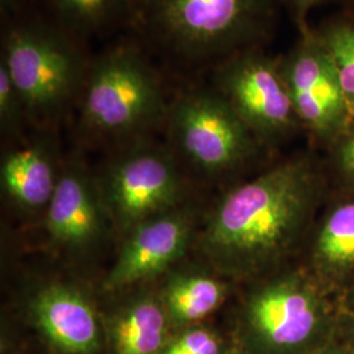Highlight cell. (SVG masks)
<instances>
[{
  "label": "cell",
  "instance_id": "cell-1",
  "mask_svg": "<svg viewBox=\"0 0 354 354\" xmlns=\"http://www.w3.org/2000/svg\"><path fill=\"white\" fill-rule=\"evenodd\" d=\"M319 194L317 167L298 155L227 193L198 238L216 273L256 279L289 256L304 235Z\"/></svg>",
  "mask_w": 354,
  "mask_h": 354
},
{
  "label": "cell",
  "instance_id": "cell-2",
  "mask_svg": "<svg viewBox=\"0 0 354 354\" xmlns=\"http://www.w3.org/2000/svg\"><path fill=\"white\" fill-rule=\"evenodd\" d=\"M281 7V0H137L131 30L171 66L210 71L236 53L266 48Z\"/></svg>",
  "mask_w": 354,
  "mask_h": 354
},
{
  "label": "cell",
  "instance_id": "cell-3",
  "mask_svg": "<svg viewBox=\"0 0 354 354\" xmlns=\"http://www.w3.org/2000/svg\"><path fill=\"white\" fill-rule=\"evenodd\" d=\"M12 16L3 26L0 64L19 91L29 122L50 129L77 104L93 55L86 41L49 16Z\"/></svg>",
  "mask_w": 354,
  "mask_h": 354
},
{
  "label": "cell",
  "instance_id": "cell-4",
  "mask_svg": "<svg viewBox=\"0 0 354 354\" xmlns=\"http://www.w3.org/2000/svg\"><path fill=\"white\" fill-rule=\"evenodd\" d=\"M76 105L88 134L133 143L165 125L169 102L151 53L134 37L93 55Z\"/></svg>",
  "mask_w": 354,
  "mask_h": 354
},
{
  "label": "cell",
  "instance_id": "cell-5",
  "mask_svg": "<svg viewBox=\"0 0 354 354\" xmlns=\"http://www.w3.org/2000/svg\"><path fill=\"white\" fill-rule=\"evenodd\" d=\"M339 336V314L302 272L261 279L241 299L234 342L247 354H313Z\"/></svg>",
  "mask_w": 354,
  "mask_h": 354
},
{
  "label": "cell",
  "instance_id": "cell-6",
  "mask_svg": "<svg viewBox=\"0 0 354 354\" xmlns=\"http://www.w3.org/2000/svg\"><path fill=\"white\" fill-rule=\"evenodd\" d=\"M165 125L175 158L210 176L245 165L261 146L212 86L180 91L169 102Z\"/></svg>",
  "mask_w": 354,
  "mask_h": 354
},
{
  "label": "cell",
  "instance_id": "cell-7",
  "mask_svg": "<svg viewBox=\"0 0 354 354\" xmlns=\"http://www.w3.org/2000/svg\"><path fill=\"white\" fill-rule=\"evenodd\" d=\"M210 86L261 145L286 140L301 127L279 66L266 48L236 53L210 70Z\"/></svg>",
  "mask_w": 354,
  "mask_h": 354
},
{
  "label": "cell",
  "instance_id": "cell-8",
  "mask_svg": "<svg viewBox=\"0 0 354 354\" xmlns=\"http://www.w3.org/2000/svg\"><path fill=\"white\" fill-rule=\"evenodd\" d=\"M102 188L105 210L117 227L130 232L176 205L181 188L177 159L168 147L129 143L106 165Z\"/></svg>",
  "mask_w": 354,
  "mask_h": 354
},
{
  "label": "cell",
  "instance_id": "cell-9",
  "mask_svg": "<svg viewBox=\"0 0 354 354\" xmlns=\"http://www.w3.org/2000/svg\"><path fill=\"white\" fill-rule=\"evenodd\" d=\"M279 66L301 127L330 146L353 117L333 62L313 26L299 32L290 50L279 57Z\"/></svg>",
  "mask_w": 354,
  "mask_h": 354
},
{
  "label": "cell",
  "instance_id": "cell-10",
  "mask_svg": "<svg viewBox=\"0 0 354 354\" xmlns=\"http://www.w3.org/2000/svg\"><path fill=\"white\" fill-rule=\"evenodd\" d=\"M30 326L54 354L106 353L104 317L68 283H50L28 304Z\"/></svg>",
  "mask_w": 354,
  "mask_h": 354
},
{
  "label": "cell",
  "instance_id": "cell-11",
  "mask_svg": "<svg viewBox=\"0 0 354 354\" xmlns=\"http://www.w3.org/2000/svg\"><path fill=\"white\" fill-rule=\"evenodd\" d=\"M192 222L183 213L168 212L133 228L113 268L102 282L108 292L155 279L177 261L189 245Z\"/></svg>",
  "mask_w": 354,
  "mask_h": 354
},
{
  "label": "cell",
  "instance_id": "cell-12",
  "mask_svg": "<svg viewBox=\"0 0 354 354\" xmlns=\"http://www.w3.org/2000/svg\"><path fill=\"white\" fill-rule=\"evenodd\" d=\"M93 188L80 163L73 162L64 167L46 214L49 235L58 245L83 250L100 238L106 210L102 194Z\"/></svg>",
  "mask_w": 354,
  "mask_h": 354
},
{
  "label": "cell",
  "instance_id": "cell-13",
  "mask_svg": "<svg viewBox=\"0 0 354 354\" xmlns=\"http://www.w3.org/2000/svg\"><path fill=\"white\" fill-rule=\"evenodd\" d=\"M104 324L106 354H160L174 332L160 295L150 290L129 297Z\"/></svg>",
  "mask_w": 354,
  "mask_h": 354
},
{
  "label": "cell",
  "instance_id": "cell-14",
  "mask_svg": "<svg viewBox=\"0 0 354 354\" xmlns=\"http://www.w3.org/2000/svg\"><path fill=\"white\" fill-rule=\"evenodd\" d=\"M53 146L49 138H38L3 156L1 184L15 201L26 207L50 203L58 181Z\"/></svg>",
  "mask_w": 354,
  "mask_h": 354
},
{
  "label": "cell",
  "instance_id": "cell-15",
  "mask_svg": "<svg viewBox=\"0 0 354 354\" xmlns=\"http://www.w3.org/2000/svg\"><path fill=\"white\" fill-rule=\"evenodd\" d=\"M48 16L76 37L112 35L134 23L137 0H44Z\"/></svg>",
  "mask_w": 354,
  "mask_h": 354
},
{
  "label": "cell",
  "instance_id": "cell-16",
  "mask_svg": "<svg viewBox=\"0 0 354 354\" xmlns=\"http://www.w3.org/2000/svg\"><path fill=\"white\" fill-rule=\"evenodd\" d=\"M311 256L313 268L322 279L354 282V200L329 210L317 228Z\"/></svg>",
  "mask_w": 354,
  "mask_h": 354
},
{
  "label": "cell",
  "instance_id": "cell-17",
  "mask_svg": "<svg viewBox=\"0 0 354 354\" xmlns=\"http://www.w3.org/2000/svg\"><path fill=\"white\" fill-rule=\"evenodd\" d=\"M174 330L201 323L223 304L227 286L221 279L198 272L176 273L159 294Z\"/></svg>",
  "mask_w": 354,
  "mask_h": 354
},
{
  "label": "cell",
  "instance_id": "cell-18",
  "mask_svg": "<svg viewBox=\"0 0 354 354\" xmlns=\"http://www.w3.org/2000/svg\"><path fill=\"white\" fill-rule=\"evenodd\" d=\"M313 30L333 62L354 117V15L342 12Z\"/></svg>",
  "mask_w": 354,
  "mask_h": 354
},
{
  "label": "cell",
  "instance_id": "cell-19",
  "mask_svg": "<svg viewBox=\"0 0 354 354\" xmlns=\"http://www.w3.org/2000/svg\"><path fill=\"white\" fill-rule=\"evenodd\" d=\"M232 344L201 323L172 332L160 354H227Z\"/></svg>",
  "mask_w": 354,
  "mask_h": 354
},
{
  "label": "cell",
  "instance_id": "cell-20",
  "mask_svg": "<svg viewBox=\"0 0 354 354\" xmlns=\"http://www.w3.org/2000/svg\"><path fill=\"white\" fill-rule=\"evenodd\" d=\"M30 124L26 105L4 66L0 64V127L7 137H19Z\"/></svg>",
  "mask_w": 354,
  "mask_h": 354
},
{
  "label": "cell",
  "instance_id": "cell-21",
  "mask_svg": "<svg viewBox=\"0 0 354 354\" xmlns=\"http://www.w3.org/2000/svg\"><path fill=\"white\" fill-rule=\"evenodd\" d=\"M333 168L342 180L354 188V117L330 145Z\"/></svg>",
  "mask_w": 354,
  "mask_h": 354
},
{
  "label": "cell",
  "instance_id": "cell-22",
  "mask_svg": "<svg viewBox=\"0 0 354 354\" xmlns=\"http://www.w3.org/2000/svg\"><path fill=\"white\" fill-rule=\"evenodd\" d=\"M324 1L327 0H281L282 7L289 13L298 32H304L311 26L308 24L310 13Z\"/></svg>",
  "mask_w": 354,
  "mask_h": 354
},
{
  "label": "cell",
  "instance_id": "cell-23",
  "mask_svg": "<svg viewBox=\"0 0 354 354\" xmlns=\"http://www.w3.org/2000/svg\"><path fill=\"white\" fill-rule=\"evenodd\" d=\"M339 339H342L354 353V282L346 292L342 313L339 314Z\"/></svg>",
  "mask_w": 354,
  "mask_h": 354
},
{
  "label": "cell",
  "instance_id": "cell-24",
  "mask_svg": "<svg viewBox=\"0 0 354 354\" xmlns=\"http://www.w3.org/2000/svg\"><path fill=\"white\" fill-rule=\"evenodd\" d=\"M313 354H354L353 351L342 342V339H339V336L333 340V342L327 344L324 348L319 349L315 353Z\"/></svg>",
  "mask_w": 354,
  "mask_h": 354
},
{
  "label": "cell",
  "instance_id": "cell-25",
  "mask_svg": "<svg viewBox=\"0 0 354 354\" xmlns=\"http://www.w3.org/2000/svg\"><path fill=\"white\" fill-rule=\"evenodd\" d=\"M26 0H0V7H1V12L6 15H16L19 12V10L24 6Z\"/></svg>",
  "mask_w": 354,
  "mask_h": 354
},
{
  "label": "cell",
  "instance_id": "cell-26",
  "mask_svg": "<svg viewBox=\"0 0 354 354\" xmlns=\"http://www.w3.org/2000/svg\"><path fill=\"white\" fill-rule=\"evenodd\" d=\"M344 3V12L354 15V0H342Z\"/></svg>",
  "mask_w": 354,
  "mask_h": 354
},
{
  "label": "cell",
  "instance_id": "cell-27",
  "mask_svg": "<svg viewBox=\"0 0 354 354\" xmlns=\"http://www.w3.org/2000/svg\"><path fill=\"white\" fill-rule=\"evenodd\" d=\"M227 354H247L243 349H241L235 342H232V346H231V349L228 351Z\"/></svg>",
  "mask_w": 354,
  "mask_h": 354
}]
</instances>
